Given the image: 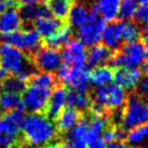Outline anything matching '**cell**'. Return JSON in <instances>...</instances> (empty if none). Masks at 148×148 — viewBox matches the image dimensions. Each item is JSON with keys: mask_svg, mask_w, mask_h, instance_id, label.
Returning <instances> with one entry per match:
<instances>
[{"mask_svg": "<svg viewBox=\"0 0 148 148\" xmlns=\"http://www.w3.org/2000/svg\"><path fill=\"white\" fill-rule=\"evenodd\" d=\"M21 134L29 146L45 147L58 136V130L49 116L44 113H28L23 116Z\"/></svg>", "mask_w": 148, "mask_h": 148, "instance_id": "obj_1", "label": "cell"}, {"mask_svg": "<svg viewBox=\"0 0 148 148\" xmlns=\"http://www.w3.org/2000/svg\"><path fill=\"white\" fill-rule=\"evenodd\" d=\"M113 55V51L108 49L103 45H95L89 48L86 52V64L90 68H96L100 65H106L109 63L111 57Z\"/></svg>", "mask_w": 148, "mask_h": 148, "instance_id": "obj_19", "label": "cell"}, {"mask_svg": "<svg viewBox=\"0 0 148 148\" xmlns=\"http://www.w3.org/2000/svg\"><path fill=\"white\" fill-rule=\"evenodd\" d=\"M79 39L71 38L62 51V63L71 68H82L86 64V49Z\"/></svg>", "mask_w": 148, "mask_h": 148, "instance_id": "obj_12", "label": "cell"}, {"mask_svg": "<svg viewBox=\"0 0 148 148\" xmlns=\"http://www.w3.org/2000/svg\"><path fill=\"white\" fill-rule=\"evenodd\" d=\"M15 0H0V13L7 8H15Z\"/></svg>", "mask_w": 148, "mask_h": 148, "instance_id": "obj_37", "label": "cell"}, {"mask_svg": "<svg viewBox=\"0 0 148 148\" xmlns=\"http://www.w3.org/2000/svg\"><path fill=\"white\" fill-rule=\"evenodd\" d=\"M59 148H70V144L68 143V142L59 143Z\"/></svg>", "mask_w": 148, "mask_h": 148, "instance_id": "obj_41", "label": "cell"}, {"mask_svg": "<svg viewBox=\"0 0 148 148\" xmlns=\"http://www.w3.org/2000/svg\"><path fill=\"white\" fill-rule=\"evenodd\" d=\"M46 0H21L23 5H42Z\"/></svg>", "mask_w": 148, "mask_h": 148, "instance_id": "obj_40", "label": "cell"}, {"mask_svg": "<svg viewBox=\"0 0 148 148\" xmlns=\"http://www.w3.org/2000/svg\"><path fill=\"white\" fill-rule=\"evenodd\" d=\"M113 77H114V72L109 65L96 66L89 73V82L96 87L110 85L113 82Z\"/></svg>", "mask_w": 148, "mask_h": 148, "instance_id": "obj_22", "label": "cell"}, {"mask_svg": "<svg viewBox=\"0 0 148 148\" xmlns=\"http://www.w3.org/2000/svg\"><path fill=\"white\" fill-rule=\"evenodd\" d=\"M33 63L36 69L42 72H57L59 66L62 64L61 51L57 48H51L48 46L40 47L33 55Z\"/></svg>", "mask_w": 148, "mask_h": 148, "instance_id": "obj_11", "label": "cell"}, {"mask_svg": "<svg viewBox=\"0 0 148 148\" xmlns=\"http://www.w3.org/2000/svg\"><path fill=\"white\" fill-rule=\"evenodd\" d=\"M81 111L73 109V108H64L56 118V127L60 132H70L74 129L82 120Z\"/></svg>", "mask_w": 148, "mask_h": 148, "instance_id": "obj_18", "label": "cell"}, {"mask_svg": "<svg viewBox=\"0 0 148 148\" xmlns=\"http://www.w3.org/2000/svg\"><path fill=\"white\" fill-rule=\"evenodd\" d=\"M74 0H47V9L56 18L63 21L68 18Z\"/></svg>", "mask_w": 148, "mask_h": 148, "instance_id": "obj_26", "label": "cell"}, {"mask_svg": "<svg viewBox=\"0 0 148 148\" xmlns=\"http://www.w3.org/2000/svg\"><path fill=\"white\" fill-rule=\"evenodd\" d=\"M92 10H89L83 3H74L68 14V21H69V26L71 28L81 27L83 24L87 22V20L90 16Z\"/></svg>", "mask_w": 148, "mask_h": 148, "instance_id": "obj_21", "label": "cell"}, {"mask_svg": "<svg viewBox=\"0 0 148 148\" xmlns=\"http://www.w3.org/2000/svg\"><path fill=\"white\" fill-rule=\"evenodd\" d=\"M56 83H57V77L53 73H49V72H38V73H34L32 77L29 79V84L38 86V87L47 88V89H52L55 87Z\"/></svg>", "mask_w": 148, "mask_h": 148, "instance_id": "obj_28", "label": "cell"}, {"mask_svg": "<svg viewBox=\"0 0 148 148\" xmlns=\"http://www.w3.org/2000/svg\"><path fill=\"white\" fill-rule=\"evenodd\" d=\"M120 0H96L92 5V11L105 22H113L119 15Z\"/></svg>", "mask_w": 148, "mask_h": 148, "instance_id": "obj_17", "label": "cell"}, {"mask_svg": "<svg viewBox=\"0 0 148 148\" xmlns=\"http://www.w3.org/2000/svg\"><path fill=\"white\" fill-rule=\"evenodd\" d=\"M142 35V29L139 28L137 23L134 22H124L123 28V40L126 42H137Z\"/></svg>", "mask_w": 148, "mask_h": 148, "instance_id": "obj_32", "label": "cell"}, {"mask_svg": "<svg viewBox=\"0 0 148 148\" xmlns=\"http://www.w3.org/2000/svg\"><path fill=\"white\" fill-rule=\"evenodd\" d=\"M0 69L8 75L18 76L26 82L35 73L36 68L23 51L3 42L0 44Z\"/></svg>", "mask_w": 148, "mask_h": 148, "instance_id": "obj_2", "label": "cell"}, {"mask_svg": "<svg viewBox=\"0 0 148 148\" xmlns=\"http://www.w3.org/2000/svg\"><path fill=\"white\" fill-rule=\"evenodd\" d=\"M71 38H72V28L69 25H62L53 35L46 38L45 42L46 46L59 49V47L64 46Z\"/></svg>", "mask_w": 148, "mask_h": 148, "instance_id": "obj_27", "label": "cell"}, {"mask_svg": "<svg viewBox=\"0 0 148 148\" xmlns=\"http://www.w3.org/2000/svg\"><path fill=\"white\" fill-rule=\"evenodd\" d=\"M14 110H23L20 94L1 90L0 92V111L7 113Z\"/></svg>", "mask_w": 148, "mask_h": 148, "instance_id": "obj_25", "label": "cell"}, {"mask_svg": "<svg viewBox=\"0 0 148 148\" xmlns=\"http://www.w3.org/2000/svg\"><path fill=\"white\" fill-rule=\"evenodd\" d=\"M57 79L61 83L69 86L72 90L87 92L89 88V71L88 66L82 68H71L65 64H62L57 70Z\"/></svg>", "mask_w": 148, "mask_h": 148, "instance_id": "obj_7", "label": "cell"}, {"mask_svg": "<svg viewBox=\"0 0 148 148\" xmlns=\"http://www.w3.org/2000/svg\"><path fill=\"white\" fill-rule=\"evenodd\" d=\"M92 98L87 92L70 90L66 94V106L79 111H85L92 106Z\"/></svg>", "mask_w": 148, "mask_h": 148, "instance_id": "obj_24", "label": "cell"}, {"mask_svg": "<svg viewBox=\"0 0 148 148\" xmlns=\"http://www.w3.org/2000/svg\"><path fill=\"white\" fill-rule=\"evenodd\" d=\"M0 87H1V90L21 94L26 87V82H24L23 79H21L18 76L10 75L0 83Z\"/></svg>", "mask_w": 148, "mask_h": 148, "instance_id": "obj_30", "label": "cell"}, {"mask_svg": "<svg viewBox=\"0 0 148 148\" xmlns=\"http://www.w3.org/2000/svg\"><path fill=\"white\" fill-rule=\"evenodd\" d=\"M145 70L148 71V53L146 56V59H145Z\"/></svg>", "mask_w": 148, "mask_h": 148, "instance_id": "obj_44", "label": "cell"}, {"mask_svg": "<svg viewBox=\"0 0 148 148\" xmlns=\"http://www.w3.org/2000/svg\"><path fill=\"white\" fill-rule=\"evenodd\" d=\"M137 86H138L139 95L148 99V71H146L145 75L142 76Z\"/></svg>", "mask_w": 148, "mask_h": 148, "instance_id": "obj_35", "label": "cell"}, {"mask_svg": "<svg viewBox=\"0 0 148 148\" xmlns=\"http://www.w3.org/2000/svg\"><path fill=\"white\" fill-rule=\"evenodd\" d=\"M137 5H145V3H148V0H134Z\"/></svg>", "mask_w": 148, "mask_h": 148, "instance_id": "obj_43", "label": "cell"}, {"mask_svg": "<svg viewBox=\"0 0 148 148\" xmlns=\"http://www.w3.org/2000/svg\"><path fill=\"white\" fill-rule=\"evenodd\" d=\"M5 42L23 51L24 53L34 55L42 47V36L35 28L18 31L3 37Z\"/></svg>", "mask_w": 148, "mask_h": 148, "instance_id": "obj_8", "label": "cell"}, {"mask_svg": "<svg viewBox=\"0 0 148 148\" xmlns=\"http://www.w3.org/2000/svg\"><path fill=\"white\" fill-rule=\"evenodd\" d=\"M105 27L106 22L92 10V13L87 22L77 28V39H79L85 46H95L100 42L101 34Z\"/></svg>", "mask_w": 148, "mask_h": 148, "instance_id": "obj_10", "label": "cell"}, {"mask_svg": "<svg viewBox=\"0 0 148 148\" xmlns=\"http://www.w3.org/2000/svg\"><path fill=\"white\" fill-rule=\"evenodd\" d=\"M51 89L38 87L29 84L22 92L21 100L23 110L28 113H42L46 110Z\"/></svg>", "mask_w": 148, "mask_h": 148, "instance_id": "obj_9", "label": "cell"}, {"mask_svg": "<svg viewBox=\"0 0 148 148\" xmlns=\"http://www.w3.org/2000/svg\"><path fill=\"white\" fill-rule=\"evenodd\" d=\"M125 137V131L122 127H114V126H107V129L102 133V139L108 143L122 140Z\"/></svg>", "mask_w": 148, "mask_h": 148, "instance_id": "obj_33", "label": "cell"}, {"mask_svg": "<svg viewBox=\"0 0 148 148\" xmlns=\"http://www.w3.org/2000/svg\"><path fill=\"white\" fill-rule=\"evenodd\" d=\"M146 51L140 42H125L113 53L109 61V66L114 69H139L145 63Z\"/></svg>", "mask_w": 148, "mask_h": 148, "instance_id": "obj_4", "label": "cell"}, {"mask_svg": "<svg viewBox=\"0 0 148 148\" xmlns=\"http://www.w3.org/2000/svg\"><path fill=\"white\" fill-rule=\"evenodd\" d=\"M134 18L136 23L143 24V25H148V3L140 5L137 7L136 12L134 14Z\"/></svg>", "mask_w": 148, "mask_h": 148, "instance_id": "obj_34", "label": "cell"}, {"mask_svg": "<svg viewBox=\"0 0 148 148\" xmlns=\"http://www.w3.org/2000/svg\"><path fill=\"white\" fill-rule=\"evenodd\" d=\"M126 98V90L116 84L96 87L92 92L94 103L107 111L121 109L124 107Z\"/></svg>", "mask_w": 148, "mask_h": 148, "instance_id": "obj_6", "label": "cell"}, {"mask_svg": "<svg viewBox=\"0 0 148 148\" xmlns=\"http://www.w3.org/2000/svg\"><path fill=\"white\" fill-rule=\"evenodd\" d=\"M70 148H87L85 139H70L68 140Z\"/></svg>", "mask_w": 148, "mask_h": 148, "instance_id": "obj_36", "label": "cell"}, {"mask_svg": "<svg viewBox=\"0 0 148 148\" xmlns=\"http://www.w3.org/2000/svg\"><path fill=\"white\" fill-rule=\"evenodd\" d=\"M140 37H142V39H143V46L144 48H145V51L148 53V25H146L145 27H144V29L142 31V35H140Z\"/></svg>", "mask_w": 148, "mask_h": 148, "instance_id": "obj_38", "label": "cell"}, {"mask_svg": "<svg viewBox=\"0 0 148 148\" xmlns=\"http://www.w3.org/2000/svg\"><path fill=\"white\" fill-rule=\"evenodd\" d=\"M106 148H129V146L122 140H116V142L108 143Z\"/></svg>", "mask_w": 148, "mask_h": 148, "instance_id": "obj_39", "label": "cell"}, {"mask_svg": "<svg viewBox=\"0 0 148 148\" xmlns=\"http://www.w3.org/2000/svg\"><path fill=\"white\" fill-rule=\"evenodd\" d=\"M126 139L130 145L138 146L148 139V122L143 125L136 126L134 129L129 130L126 134Z\"/></svg>", "mask_w": 148, "mask_h": 148, "instance_id": "obj_29", "label": "cell"}, {"mask_svg": "<svg viewBox=\"0 0 148 148\" xmlns=\"http://www.w3.org/2000/svg\"><path fill=\"white\" fill-rule=\"evenodd\" d=\"M123 28L124 21H113L106 24V27L101 34L102 45L106 46L111 51L119 49L122 46L123 40Z\"/></svg>", "mask_w": 148, "mask_h": 148, "instance_id": "obj_13", "label": "cell"}, {"mask_svg": "<svg viewBox=\"0 0 148 148\" xmlns=\"http://www.w3.org/2000/svg\"><path fill=\"white\" fill-rule=\"evenodd\" d=\"M148 122V99L138 94L126 98L121 116V127L129 131Z\"/></svg>", "mask_w": 148, "mask_h": 148, "instance_id": "obj_3", "label": "cell"}, {"mask_svg": "<svg viewBox=\"0 0 148 148\" xmlns=\"http://www.w3.org/2000/svg\"><path fill=\"white\" fill-rule=\"evenodd\" d=\"M143 73L139 69H116L114 72V84L124 88L125 90H132L138 85Z\"/></svg>", "mask_w": 148, "mask_h": 148, "instance_id": "obj_16", "label": "cell"}, {"mask_svg": "<svg viewBox=\"0 0 148 148\" xmlns=\"http://www.w3.org/2000/svg\"><path fill=\"white\" fill-rule=\"evenodd\" d=\"M21 110L10 111L0 116V148H16L23 121Z\"/></svg>", "mask_w": 148, "mask_h": 148, "instance_id": "obj_5", "label": "cell"}, {"mask_svg": "<svg viewBox=\"0 0 148 148\" xmlns=\"http://www.w3.org/2000/svg\"><path fill=\"white\" fill-rule=\"evenodd\" d=\"M34 25H35V29L39 33V35L46 39L51 35H53L63 24H62V21L48 14L46 16H42L35 21Z\"/></svg>", "mask_w": 148, "mask_h": 148, "instance_id": "obj_20", "label": "cell"}, {"mask_svg": "<svg viewBox=\"0 0 148 148\" xmlns=\"http://www.w3.org/2000/svg\"><path fill=\"white\" fill-rule=\"evenodd\" d=\"M136 9H137V3L134 0H122L120 1L118 18H120L121 21L127 22L131 18H134Z\"/></svg>", "mask_w": 148, "mask_h": 148, "instance_id": "obj_31", "label": "cell"}, {"mask_svg": "<svg viewBox=\"0 0 148 148\" xmlns=\"http://www.w3.org/2000/svg\"><path fill=\"white\" fill-rule=\"evenodd\" d=\"M22 18L18 10L15 8H7L0 13V35L7 36L20 31L22 27Z\"/></svg>", "mask_w": 148, "mask_h": 148, "instance_id": "obj_14", "label": "cell"}, {"mask_svg": "<svg viewBox=\"0 0 148 148\" xmlns=\"http://www.w3.org/2000/svg\"><path fill=\"white\" fill-rule=\"evenodd\" d=\"M22 22L34 23L38 18L46 16L49 14V11L45 5H23L18 10Z\"/></svg>", "mask_w": 148, "mask_h": 148, "instance_id": "obj_23", "label": "cell"}, {"mask_svg": "<svg viewBox=\"0 0 148 148\" xmlns=\"http://www.w3.org/2000/svg\"><path fill=\"white\" fill-rule=\"evenodd\" d=\"M66 94L68 90L65 86H57L50 92L49 100L47 103L46 116L50 119H56L61 111L66 106Z\"/></svg>", "mask_w": 148, "mask_h": 148, "instance_id": "obj_15", "label": "cell"}, {"mask_svg": "<svg viewBox=\"0 0 148 148\" xmlns=\"http://www.w3.org/2000/svg\"><path fill=\"white\" fill-rule=\"evenodd\" d=\"M42 148H59V143H55V144H49L45 147Z\"/></svg>", "mask_w": 148, "mask_h": 148, "instance_id": "obj_42", "label": "cell"}]
</instances>
